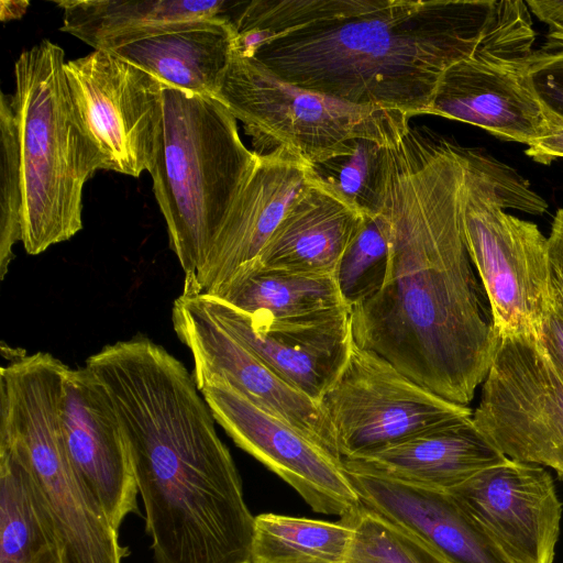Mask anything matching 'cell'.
I'll return each instance as SVG.
<instances>
[{
	"label": "cell",
	"instance_id": "cell-23",
	"mask_svg": "<svg viewBox=\"0 0 563 563\" xmlns=\"http://www.w3.org/2000/svg\"><path fill=\"white\" fill-rule=\"evenodd\" d=\"M239 2L227 0H62L60 30L95 51L117 48L180 29L192 22L230 15Z\"/></svg>",
	"mask_w": 563,
	"mask_h": 563
},
{
	"label": "cell",
	"instance_id": "cell-30",
	"mask_svg": "<svg viewBox=\"0 0 563 563\" xmlns=\"http://www.w3.org/2000/svg\"><path fill=\"white\" fill-rule=\"evenodd\" d=\"M388 245L377 216L369 218L345 251L334 274L342 299L351 309L374 295L384 283Z\"/></svg>",
	"mask_w": 563,
	"mask_h": 563
},
{
	"label": "cell",
	"instance_id": "cell-22",
	"mask_svg": "<svg viewBox=\"0 0 563 563\" xmlns=\"http://www.w3.org/2000/svg\"><path fill=\"white\" fill-rule=\"evenodd\" d=\"M231 15L187 24L109 53L142 68L165 87L214 98L229 65Z\"/></svg>",
	"mask_w": 563,
	"mask_h": 563
},
{
	"label": "cell",
	"instance_id": "cell-21",
	"mask_svg": "<svg viewBox=\"0 0 563 563\" xmlns=\"http://www.w3.org/2000/svg\"><path fill=\"white\" fill-rule=\"evenodd\" d=\"M475 427L472 417L421 433L354 462L388 477L449 490L507 461Z\"/></svg>",
	"mask_w": 563,
	"mask_h": 563
},
{
	"label": "cell",
	"instance_id": "cell-19",
	"mask_svg": "<svg viewBox=\"0 0 563 563\" xmlns=\"http://www.w3.org/2000/svg\"><path fill=\"white\" fill-rule=\"evenodd\" d=\"M362 505L455 563H512L445 490L405 483L343 461Z\"/></svg>",
	"mask_w": 563,
	"mask_h": 563
},
{
	"label": "cell",
	"instance_id": "cell-6",
	"mask_svg": "<svg viewBox=\"0 0 563 563\" xmlns=\"http://www.w3.org/2000/svg\"><path fill=\"white\" fill-rule=\"evenodd\" d=\"M69 369L49 353L15 355L0 368V440L25 457L53 519L64 563H122L118 529L74 466L62 424Z\"/></svg>",
	"mask_w": 563,
	"mask_h": 563
},
{
	"label": "cell",
	"instance_id": "cell-2",
	"mask_svg": "<svg viewBox=\"0 0 563 563\" xmlns=\"http://www.w3.org/2000/svg\"><path fill=\"white\" fill-rule=\"evenodd\" d=\"M495 0H253L231 16L233 52L297 87L361 107L429 114L471 57Z\"/></svg>",
	"mask_w": 563,
	"mask_h": 563
},
{
	"label": "cell",
	"instance_id": "cell-15",
	"mask_svg": "<svg viewBox=\"0 0 563 563\" xmlns=\"http://www.w3.org/2000/svg\"><path fill=\"white\" fill-rule=\"evenodd\" d=\"M446 492L512 563H553L563 505L544 467L508 459Z\"/></svg>",
	"mask_w": 563,
	"mask_h": 563
},
{
	"label": "cell",
	"instance_id": "cell-14",
	"mask_svg": "<svg viewBox=\"0 0 563 563\" xmlns=\"http://www.w3.org/2000/svg\"><path fill=\"white\" fill-rule=\"evenodd\" d=\"M172 321L178 339L192 355V376L199 390L212 380H224L341 459L333 429L321 407L228 332L207 309L201 292L183 290L174 301Z\"/></svg>",
	"mask_w": 563,
	"mask_h": 563
},
{
	"label": "cell",
	"instance_id": "cell-31",
	"mask_svg": "<svg viewBox=\"0 0 563 563\" xmlns=\"http://www.w3.org/2000/svg\"><path fill=\"white\" fill-rule=\"evenodd\" d=\"M527 76L550 126L563 125V33L550 32L545 42L532 51Z\"/></svg>",
	"mask_w": 563,
	"mask_h": 563
},
{
	"label": "cell",
	"instance_id": "cell-13",
	"mask_svg": "<svg viewBox=\"0 0 563 563\" xmlns=\"http://www.w3.org/2000/svg\"><path fill=\"white\" fill-rule=\"evenodd\" d=\"M200 391L235 444L289 484L314 511L343 518L362 505L343 461L317 441L224 380H212Z\"/></svg>",
	"mask_w": 563,
	"mask_h": 563
},
{
	"label": "cell",
	"instance_id": "cell-35",
	"mask_svg": "<svg viewBox=\"0 0 563 563\" xmlns=\"http://www.w3.org/2000/svg\"><path fill=\"white\" fill-rule=\"evenodd\" d=\"M529 10L549 25L550 32L563 33V0H528Z\"/></svg>",
	"mask_w": 563,
	"mask_h": 563
},
{
	"label": "cell",
	"instance_id": "cell-11",
	"mask_svg": "<svg viewBox=\"0 0 563 563\" xmlns=\"http://www.w3.org/2000/svg\"><path fill=\"white\" fill-rule=\"evenodd\" d=\"M472 419L508 459L563 479V380L536 336L501 339Z\"/></svg>",
	"mask_w": 563,
	"mask_h": 563
},
{
	"label": "cell",
	"instance_id": "cell-26",
	"mask_svg": "<svg viewBox=\"0 0 563 563\" xmlns=\"http://www.w3.org/2000/svg\"><path fill=\"white\" fill-rule=\"evenodd\" d=\"M353 539L346 518L333 522L261 514L255 516L252 563H345Z\"/></svg>",
	"mask_w": 563,
	"mask_h": 563
},
{
	"label": "cell",
	"instance_id": "cell-12",
	"mask_svg": "<svg viewBox=\"0 0 563 563\" xmlns=\"http://www.w3.org/2000/svg\"><path fill=\"white\" fill-rule=\"evenodd\" d=\"M65 73L77 110L100 153L102 169L132 177L148 172L165 86L104 51L66 60Z\"/></svg>",
	"mask_w": 563,
	"mask_h": 563
},
{
	"label": "cell",
	"instance_id": "cell-5",
	"mask_svg": "<svg viewBox=\"0 0 563 563\" xmlns=\"http://www.w3.org/2000/svg\"><path fill=\"white\" fill-rule=\"evenodd\" d=\"M256 157L219 100L164 88L148 173L170 249L185 273L184 286L198 287V271Z\"/></svg>",
	"mask_w": 563,
	"mask_h": 563
},
{
	"label": "cell",
	"instance_id": "cell-32",
	"mask_svg": "<svg viewBox=\"0 0 563 563\" xmlns=\"http://www.w3.org/2000/svg\"><path fill=\"white\" fill-rule=\"evenodd\" d=\"M537 339L563 380V308L550 295Z\"/></svg>",
	"mask_w": 563,
	"mask_h": 563
},
{
	"label": "cell",
	"instance_id": "cell-16",
	"mask_svg": "<svg viewBox=\"0 0 563 563\" xmlns=\"http://www.w3.org/2000/svg\"><path fill=\"white\" fill-rule=\"evenodd\" d=\"M218 322L280 378L319 405L352 346L350 308L275 318L254 316L201 292Z\"/></svg>",
	"mask_w": 563,
	"mask_h": 563
},
{
	"label": "cell",
	"instance_id": "cell-18",
	"mask_svg": "<svg viewBox=\"0 0 563 563\" xmlns=\"http://www.w3.org/2000/svg\"><path fill=\"white\" fill-rule=\"evenodd\" d=\"M62 424L70 460L112 525L119 530L137 514V486L130 451L112 402L86 368L68 369Z\"/></svg>",
	"mask_w": 563,
	"mask_h": 563
},
{
	"label": "cell",
	"instance_id": "cell-20",
	"mask_svg": "<svg viewBox=\"0 0 563 563\" xmlns=\"http://www.w3.org/2000/svg\"><path fill=\"white\" fill-rule=\"evenodd\" d=\"M366 220L361 210L314 175L250 268L334 275Z\"/></svg>",
	"mask_w": 563,
	"mask_h": 563
},
{
	"label": "cell",
	"instance_id": "cell-10",
	"mask_svg": "<svg viewBox=\"0 0 563 563\" xmlns=\"http://www.w3.org/2000/svg\"><path fill=\"white\" fill-rule=\"evenodd\" d=\"M343 460H361L473 416L352 342L347 361L319 401Z\"/></svg>",
	"mask_w": 563,
	"mask_h": 563
},
{
	"label": "cell",
	"instance_id": "cell-9",
	"mask_svg": "<svg viewBox=\"0 0 563 563\" xmlns=\"http://www.w3.org/2000/svg\"><path fill=\"white\" fill-rule=\"evenodd\" d=\"M536 32L521 0H501L474 54L443 74L429 114L484 129L528 146L550 122L527 76Z\"/></svg>",
	"mask_w": 563,
	"mask_h": 563
},
{
	"label": "cell",
	"instance_id": "cell-29",
	"mask_svg": "<svg viewBox=\"0 0 563 563\" xmlns=\"http://www.w3.org/2000/svg\"><path fill=\"white\" fill-rule=\"evenodd\" d=\"M380 151L382 145L373 141L357 140L351 152L311 167L321 181L373 218L379 208Z\"/></svg>",
	"mask_w": 563,
	"mask_h": 563
},
{
	"label": "cell",
	"instance_id": "cell-7",
	"mask_svg": "<svg viewBox=\"0 0 563 563\" xmlns=\"http://www.w3.org/2000/svg\"><path fill=\"white\" fill-rule=\"evenodd\" d=\"M465 161L464 233L500 338L538 336L549 302L547 238L538 225L506 213L542 214L548 205L510 168L478 151Z\"/></svg>",
	"mask_w": 563,
	"mask_h": 563
},
{
	"label": "cell",
	"instance_id": "cell-27",
	"mask_svg": "<svg viewBox=\"0 0 563 563\" xmlns=\"http://www.w3.org/2000/svg\"><path fill=\"white\" fill-rule=\"evenodd\" d=\"M343 518L354 528L345 563H455L363 505Z\"/></svg>",
	"mask_w": 563,
	"mask_h": 563
},
{
	"label": "cell",
	"instance_id": "cell-28",
	"mask_svg": "<svg viewBox=\"0 0 563 563\" xmlns=\"http://www.w3.org/2000/svg\"><path fill=\"white\" fill-rule=\"evenodd\" d=\"M24 196L16 122L10 95L0 99V279L14 258L13 246L23 238Z\"/></svg>",
	"mask_w": 563,
	"mask_h": 563
},
{
	"label": "cell",
	"instance_id": "cell-24",
	"mask_svg": "<svg viewBox=\"0 0 563 563\" xmlns=\"http://www.w3.org/2000/svg\"><path fill=\"white\" fill-rule=\"evenodd\" d=\"M0 563H64L53 519L27 461L0 440Z\"/></svg>",
	"mask_w": 563,
	"mask_h": 563
},
{
	"label": "cell",
	"instance_id": "cell-25",
	"mask_svg": "<svg viewBox=\"0 0 563 563\" xmlns=\"http://www.w3.org/2000/svg\"><path fill=\"white\" fill-rule=\"evenodd\" d=\"M211 296L250 314L275 318L300 317L346 306L333 274L265 267L236 274Z\"/></svg>",
	"mask_w": 563,
	"mask_h": 563
},
{
	"label": "cell",
	"instance_id": "cell-8",
	"mask_svg": "<svg viewBox=\"0 0 563 563\" xmlns=\"http://www.w3.org/2000/svg\"><path fill=\"white\" fill-rule=\"evenodd\" d=\"M214 98L242 122L253 152L284 148L310 166L351 152L357 140L391 145L410 128L405 112L297 87L233 51Z\"/></svg>",
	"mask_w": 563,
	"mask_h": 563
},
{
	"label": "cell",
	"instance_id": "cell-4",
	"mask_svg": "<svg viewBox=\"0 0 563 563\" xmlns=\"http://www.w3.org/2000/svg\"><path fill=\"white\" fill-rule=\"evenodd\" d=\"M65 63L64 49L48 40L23 51L14 63L10 99L23 180L22 243L30 255L82 229L84 186L102 169L74 102Z\"/></svg>",
	"mask_w": 563,
	"mask_h": 563
},
{
	"label": "cell",
	"instance_id": "cell-36",
	"mask_svg": "<svg viewBox=\"0 0 563 563\" xmlns=\"http://www.w3.org/2000/svg\"><path fill=\"white\" fill-rule=\"evenodd\" d=\"M8 9L1 8V19L2 21L19 19L26 10L29 2L26 1H3Z\"/></svg>",
	"mask_w": 563,
	"mask_h": 563
},
{
	"label": "cell",
	"instance_id": "cell-33",
	"mask_svg": "<svg viewBox=\"0 0 563 563\" xmlns=\"http://www.w3.org/2000/svg\"><path fill=\"white\" fill-rule=\"evenodd\" d=\"M549 295L563 308V209H559L547 238Z\"/></svg>",
	"mask_w": 563,
	"mask_h": 563
},
{
	"label": "cell",
	"instance_id": "cell-1",
	"mask_svg": "<svg viewBox=\"0 0 563 563\" xmlns=\"http://www.w3.org/2000/svg\"><path fill=\"white\" fill-rule=\"evenodd\" d=\"M462 148L409 128L382 146L377 217L384 283L350 309L352 339L415 383L467 406L501 341L481 298L464 233Z\"/></svg>",
	"mask_w": 563,
	"mask_h": 563
},
{
	"label": "cell",
	"instance_id": "cell-34",
	"mask_svg": "<svg viewBox=\"0 0 563 563\" xmlns=\"http://www.w3.org/2000/svg\"><path fill=\"white\" fill-rule=\"evenodd\" d=\"M526 154L533 161L547 165L555 158L563 157V125L550 126L547 134L528 146Z\"/></svg>",
	"mask_w": 563,
	"mask_h": 563
},
{
	"label": "cell",
	"instance_id": "cell-17",
	"mask_svg": "<svg viewBox=\"0 0 563 563\" xmlns=\"http://www.w3.org/2000/svg\"><path fill=\"white\" fill-rule=\"evenodd\" d=\"M313 180L312 167L284 148L257 154L198 271L200 292L211 296L234 275L253 266Z\"/></svg>",
	"mask_w": 563,
	"mask_h": 563
},
{
	"label": "cell",
	"instance_id": "cell-3",
	"mask_svg": "<svg viewBox=\"0 0 563 563\" xmlns=\"http://www.w3.org/2000/svg\"><path fill=\"white\" fill-rule=\"evenodd\" d=\"M126 442L156 563H252L255 517L214 421L161 413Z\"/></svg>",
	"mask_w": 563,
	"mask_h": 563
}]
</instances>
